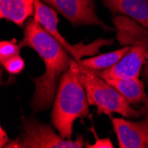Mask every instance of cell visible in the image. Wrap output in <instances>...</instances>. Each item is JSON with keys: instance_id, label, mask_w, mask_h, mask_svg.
Segmentation results:
<instances>
[{"instance_id": "30bf717a", "label": "cell", "mask_w": 148, "mask_h": 148, "mask_svg": "<svg viewBox=\"0 0 148 148\" xmlns=\"http://www.w3.org/2000/svg\"><path fill=\"white\" fill-rule=\"evenodd\" d=\"M104 80L114 87L130 105L143 104L144 108L148 106V95L145 90V84L139 77L105 78Z\"/></svg>"}, {"instance_id": "8fae6325", "label": "cell", "mask_w": 148, "mask_h": 148, "mask_svg": "<svg viewBox=\"0 0 148 148\" xmlns=\"http://www.w3.org/2000/svg\"><path fill=\"white\" fill-rule=\"evenodd\" d=\"M35 0H0V17L22 27L35 12Z\"/></svg>"}, {"instance_id": "6da1fadb", "label": "cell", "mask_w": 148, "mask_h": 148, "mask_svg": "<svg viewBox=\"0 0 148 148\" xmlns=\"http://www.w3.org/2000/svg\"><path fill=\"white\" fill-rule=\"evenodd\" d=\"M19 45L33 49L44 61L45 72L32 79L35 92L31 106L34 112L45 111L51 106L54 99L60 75L69 69V52L35 19L27 22L23 39Z\"/></svg>"}, {"instance_id": "277c9868", "label": "cell", "mask_w": 148, "mask_h": 148, "mask_svg": "<svg viewBox=\"0 0 148 148\" xmlns=\"http://www.w3.org/2000/svg\"><path fill=\"white\" fill-rule=\"evenodd\" d=\"M23 130L17 138L9 141L5 148H82L84 137L76 140L63 138L48 124L40 123L35 118H22Z\"/></svg>"}, {"instance_id": "8992f818", "label": "cell", "mask_w": 148, "mask_h": 148, "mask_svg": "<svg viewBox=\"0 0 148 148\" xmlns=\"http://www.w3.org/2000/svg\"><path fill=\"white\" fill-rule=\"evenodd\" d=\"M68 20L73 26H99L104 30L113 29L106 25L96 14L94 0H43Z\"/></svg>"}, {"instance_id": "9a60e30c", "label": "cell", "mask_w": 148, "mask_h": 148, "mask_svg": "<svg viewBox=\"0 0 148 148\" xmlns=\"http://www.w3.org/2000/svg\"><path fill=\"white\" fill-rule=\"evenodd\" d=\"M90 130L93 132L94 136H95L96 141H95V143H94L93 145H86L87 147H89V148H114V144L112 143V141L108 138H99L98 136H97V134H96V132H95V130H94V129L91 128Z\"/></svg>"}, {"instance_id": "4fadbf2b", "label": "cell", "mask_w": 148, "mask_h": 148, "mask_svg": "<svg viewBox=\"0 0 148 148\" xmlns=\"http://www.w3.org/2000/svg\"><path fill=\"white\" fill-rule=\"evenodd\" d=\"M21 46L16 45L14 41H5L3 40L0 43V62L1 64L7 59L20 54Z\"/></svg>"}, {"instance_id": "ba28073f", "label": "cell", "mask_w": 148, "mask_h": 148, "mask_svg": "<svg viewBox=\"0 0 148 148\" xmlns=\"http://www.w3.org/2000/svg\"><path fill=\"white\" fill-rule=\"evenodd\" d=\"M120 148L147 147L148 118L131 122L123 118L110 117Z\"/></svg>"}, {"instance_id": "e0dca14e", "label": "cell", "mask_w": 148, "mask_h": 148, "mask_svg": "<svg viewBox=\"0 0 148 148\" xmlns=\"http://www.w3.org/2000/svg\"><path fill=\"white\" fill-rule=\"evenodd\" d=\"M9 138L7 137L6 132L3 130V128L1 127L0 129V147H5V145L9 142Z\"/></svg>"}, {"instance_id": "ac0fdd59", "label": "cell", "mask_w": 148, "mask_h": 148, "mask_svg": "<svg viewBox=\"0 0 148 148\" xmlns=\"http://www.w3.org/2000/svg\"><path fill=\"white\" fill-rule=\"evenodd\" d=\"M147 148H148V138H147Z\"/></svg>"}, {"instance_id": "3957f363", "label": "cell", "mask_w": 148, "mask_h": 148, "mask_svg": "<svg viewBox=\"0 0 148 148\" xmlns=\"http://www.w3.org/2000/svg\"><path fill=\"white\" fill-rule=\"evenodd\" d=\"M80 78L85 88L89 105L96 106L99 115L106 114L111 117L112 114L116 113L127 118H138L145 114L143 106L140 109L132 107L114 87L92 69L80 65Z\"/></svg>"}, {"instance_id": "7a4b0ae2", "label": "cell", "mask_w": 148, "mask_h": 148, "mask_svg": "<svg viewBox=\"0 0 148 148\" xmlns=\"http://www.w3.org/2000/svg\"><path fill=\"white\" fill-rule=\"evenodd\" d=\"M89 115V102L80 78V65L71 59L69 69L60 79L51 111V123L63 138L72 139L73 125Z\"/></svg>"}, {"instance_id": "52a82bcc", "label": "cell", "mask_w": 148, "mask_h": 148, "mask_svg": "<svg viewBox=\"0 0 148 148\" xmlns=\"http://www.w3.org/2000/svg\"><path fill=\"white\" fill-rule=\"evenodd\" d=\"M148 60V45L136 43L116 64L104 70H93L101 78L139 77L141 69Z\"/></svg>"}, {"instance_id": "2e32d148", "label": "cell", "mask_w": 148, "mask_h": 148, "mask_svg": "<svg viewBox=\"0 0 148 148\" xmlns=\"http://www.w3.org/2000/svg\"><path fill=\"white\" fill-rule=\"evenodd\" d=\"M142 75H143V78L144 80L145 81V83L147 84V86H148V60L145 62V64L144 65V68H143V73H142ZM144 108V107H143ZM145 111V116L146 118H148V106L144 108Z\"/></svg>"}, {"instance_id": "9c48e42d", "label": "cell", "mask_w": 148, "mask_h": 148, "mask_svg": "<svg viewBox=\"0 0 148 148\" xmlns=\"http://www.w3.org/2000/svg\"><path fill=\"white\" fill-rule=\"evenodd\" d=\"M113 13L124 14L148 29V0H102Z\"/></svg>"}, {"instance_id": "7c38bea8", "label": "cell", "mask_w": 148, "mask_h": 148, "mask_svg": "<svg viewBox=\"0 0 148 148\" xmlns=\"http://www.w3.org/2000/svg\"><path fill=\"white\" fill-rule=\"evenodd\" d=\"M131 45H125L116 51L99 54L89 59H82L79 63L82 66L92 70H104L116 64L130 51Z\"/></svg>"}, {"instance_id": "5b68a950", "label": "cell", "mask_w": 148, "mask_h": 148, "mask_svg": "<svg viewBox=\"0 0 148 148\" xmlns=\"http://www.w3.org/2000/svg\"><path fill=\"white\" fill-rule=\"evenodd\" d=\"M34 6V19L41 24L45 29L54 37L78 63L81 62L82 58L84 56H93L99 54L101 47L105 45L108 46L114 44V39H97L89 45H84V43L71 45L58 30L59 19L56 10H53L45 5L41 0H35Z\"/></svg>"}, {"instance_id": "5bb4252c", "label": "cell", "mask_w": 148, "mask_h": 148, "mask_svg": "<svg viewBox=\"0 0 148 148\" xmlns=\"http://www.w3.org/2000/svg\"><path fill=\"white\" fill-rule=\"evenodd\" d=\"M2 65L4 66L5 69L11 75H18L22 72L25 68V62L20 54L5 60Z\"/></svg>"}]
</instances>
